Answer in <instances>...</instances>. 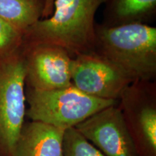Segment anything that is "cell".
<instances>
[{
	"instance_id": "9c48e42d",
	"label": "cell",
	"mask_w": 156,
	"mask_h": 156,
	"mask_svg": "<svg viewBox=\"0 0 156 156\" xmlns=\"http://www.w3.org/2000/svg\"><path fill=\"white\" fill-rule=\"evenodd\" d=\"M65 130L44 123L25 122L15 156H62Z\"/></svg>"
},
{
	"instance_id": "ba28073f",
	"label": "cell",
	"mask_w": 156,
	"mask_h": 156,
	"mask_svg": "<svg viewBox=\"0 0 156 156\" xmlns=\"http://www.w3.org/2000/svg\"><path fill=\"white\" fill-rule=\"evenodd\" d=\"M75 128L104 156H138L117 104L95 113Z\"/></svg>"
},
{
	"instance_id": "4fadbf2b",
	"label": "cell",
	"mask_w": 156,
	"mask_h": 156,
	"mask_svg": "<svg viewBox=\"0 0 156 156\" xmlns=\"http://www.w3.org/2000/svg\"><path fill=\"white\" fill-rule=\"evenodd\" d=\"M24 35L0 17V57L18 50L24 42Z\"/></svg>"
},
{
	"instance_id": "30bf717a",
	"label": "cell",
	"mask_w": 156,
	"mask_h": 156,
	"mask_svg": "<svg viewBox=\"0 0 156 156\" xmlns=\"http://www.w3.org/2000/svg\"><path fill=\"white\" fill-rule=\"evenodd\" d=\"M104 23L117 26L132 23H145L156 14V0H106Z\"/></svg>"
},
{
	"instance_id": "3957f363",
	"label": "cell",
	"mask_w": 156,
	"mask_h": 156,
	"mask_svg": "<svg viewBox=\"0 0 156 156\" xmlns=\"http://www.w3.org/2000/svg\"><path fill=\"white\" fill-rule=\"evenodd\" d=\"M25 101L28 106L25 115L30 121L64 130L75 127L95 113L118 103L90 96L73 85L50 90L26 87Z\"/></svg>"
},
{
	"instance_id": "6da1fadb",
	"label": "cell",
	"mask_w": 156,
	"mask_h": 156,
	"mask_svg": "<svg viewBox=\"0 0 156 156\" xmlns=\"http://www.w3.org/2000/svg\"><path fill=\"white\" fill-rule=\"evenodd\" d=\"M106 0H56L54 10L24 34V42L60 46L72 57L93 51L95 13Z\"/></svg>"
},
{
	"instance_id": "277c9868",
	"label": "cell",
	"mask_w": 156,
	"mask_h": 156,
	"mask_svg": "<svg viewBox=\"0 0 156 156\" xmlns=\"http://www.w3.org/2000/svg\"><path fill=\"white\" fill-rule=\"evenodd\" d=\"M25 76L23 46L0 57V156H15L26 116Z\"/></svg>"
},
{
	"instance_id": "8992f818",
	"label": "cell",
	"mask_w": 156,
	"mask_h": 156,
	"mask_svg": "<svg viewBox=\"0 0 156 156\" xmlns=\"http://www.w3.org/2000/svg\"><path fill=\"white\" fill-rule=\"evenodd\" d=\"M72 83L79 90L97 98L118 101L131 80L95 51L77 54L71 65Z\"/></svg>"
},
{
	"instance_id": "52a82bcc",
	"label": "cell",
	"mask_w": 156,
	"mask_h": 156,
	"mask_svg": "<svg viewBox=\"0 0 156 156\" xmlns=\"http://www.w3.org/2000/svg\"><path fill=\"white\" fill-rule=\"evenodd\" d=\"M23 46L26 64L27 87L50 90L73 85V57L64 48L56 45L25 42Z\"/></svg>"
},
{
	"instance_id": "7c38bea8",
	"label": "cell",
	"mask_w": 156,
	"mask_h": 156,
	"mask_svg": "<svg viewBox=\"0 0 156 156\" xmlns=\"http://www.w3.org/2000/svg\"><path fill=\"white\" fill-rule=\"evenodd\" d=\"M62 156H104L75 127L65 130Z\"/></svg>"
},
{
	"instance_id": "8fae6325",
	"label": "cell",
	"mask_w": 156,
	"mask_h": 156,
	"mask_svg": "<svg viewBox=\"0 0 156 156\" xmlns=\"http://www.w3.org/2000/svg\"><path fill=\"white\" fill-rule=\"evenodd\" d=\"M51 0H0V17L25 32L46 14Z\"/></svg>"
},
{
	"instance_id": "5b68a950",
	"label": "cell",
	"mask_w": 156,
	"mask_h": 156,
	"mask_svg": "<svg viewBox=\"0 0 156 156\" xmlns=\"http://www.w3.org/2000/svg\"><path fill=\"white\" fill-rule=\"evenodd\" d=\"M138 156H156V85L136 81L117 103Z\"/></svg>"
},
{
	"instance_id": "7a4b0ae2",
	"label": "cell",
	"mask_w": 156,
	"mask_h": 156,
	"mask_svg": "<svg viewBox=\"0 0 156 156\" xmlns=\"http://www.w3.org/2000/svg\"><path fill=\"white\" fill-rule=\"evenodd\" d=\"M93 51L122 70L132 83L155 79V27L145 23L96 25Z\"/></svg>"
}]
</instances>
